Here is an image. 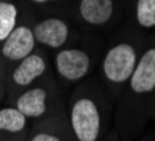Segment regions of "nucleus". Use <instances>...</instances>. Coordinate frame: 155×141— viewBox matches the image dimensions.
I'll use <instances>...</instances> for the list:
<instances>
[{"label": "nucleus", "instance_id": "obj_1", "mask_svg": "<svg viewBox=\"0 0 155 141\" xmlns=\"http://www.w3.org/2000/svg\"><path fill=\"white\" fill-rule=\"evenodd\" d=\"M116 102L97 78L77 84L64 105V115L74 141H102L112 129Z\"/></svg>", "mask_w": 155, "mask_h": 141}, {"label": "nucleus", "instance_id": "obj_2", "mask_svg": "<svg viewBox=\"0 0 155 141\" xmlns=\"http://www.w3.org/2000/svg\"><path fill=\"white\" fill-rule=\"evenodd\" d=\"M138 59L137 48L126 41L112 45L105 52L101 60V83L115 102L133 74Z\"/></svg>", "mask_w": 155, "mask_h": 141}, {"label": "nucleus", "instance_id": "obj_3", "mask_svg": "<svg viewBox=\"0 0 155 141\" xmlns=\"http://www.w3.org/2000/svg\"><path fill=\"white\" fill-rule=\"evenodd\" d=\"M8 103L15 106L31 123L53 115L66 105L53 76L24 90Z\"/></svg>", "mask_w": 155, "mask_h": 141}, {"label": "nucleus", "instance_id": "obj_4", "mask_svg": "<svg viewBox=\"0 0 155 141\" xmlns=\"http://www.w3.org/2000/svg\"><path fill=\"white\" fill-rule=\"evenodd\" d=\"M155 90V48L140 56L133 74L123 88L117 99V112H116V124H119L127 113L131 110L136 101L147 97Z\"/></svg>", "mask_w": 155, "mask_h": 141}, {"label": "nucleus", "instance_id": "obj_5", "mask_svg": "<svg viewBox=\"0 0 155 141\" xmlns=\"http://www.w3.org/2000/svg\"><path fill=\"white\" fill-rule=\"evenodd\" d=\"M51 76V63L48 60L46 54L39 49H36L7 71L6 102L7 103L11 102V99L17 97L20 92Z\"/></svg>", "mask_w": 155, "mask_h": 141}, {"label": "nucleus", "instance_id": "obj_6", "mask_svg": "<svg viewBox=\"0 0 155 141\" xmlns=\"http://www.w3.org/2000/svg\"><path fill=\"white\" fill-rule=\"evenodd\" d=\"M53 73L64 87L83 83L92 71L94 60L90 52L81 48H61L52 60Z\"/></svg>", "mask_w": 155, "mask_h": 141}, {"label": "nucleus", "instance_id": "obj_7", "mask_svg": "<svg viewBox=\"0 0 155 141\" xmlns=\"http://www.w3.org/2000/svg\"><path fill=\"white\" fill-rule=\"evenodd\" d=\"M36 49L38 45L34 36L32 27L21 22L17 24L13 32L0 45V60L8 71L13 66L29 56Z\"/></svg>", "mask_w": 155, "mask_h": 141}, {"label": "nucleus", "instance_id": "obj_8", "mask_svg": "<svg viewBox=\"0 0 155 141\" xmlns=\"http://www.w3.org/2000/svg\"><path fill=\"white\" fill-rule=\"evenodd\" d=\"M27 141H74L67 126L64 108L32 123Z\"/></svg>", "mask_w": 155, "mask_h": 141}, {"label": "nucleus", "instance_id": "obj_9", "mask_svg": "<svg viewBox=\"0 0 155 141\" xmlns=\"http://www.w3.org/2000/svg\"><path fill=\"white\" fill-rule=\"evenodd\" d=\"M36 45L48 49H61L69 41V24L58 17H48L32 27Z\"/></svg>", "mask_w": 155, "mask_h": 141}, {"label": "nucleus", "instance_id": "obj_10", "mask_svg": "<svg viewBox=\"0 0 155 141\" xmlns=\"http://www.w3.org/2000/svg\"><path fill=\"white\" fill-rule=\"evenodd\" d=\"M32 123L15 106L6 103L0 106V138L27 141Z\"/></svg>", "mask_w": 155, "mask_h": 141}, {"label": "nucleus", "instance_id": "obj_11", "mask_svg": "<svg viewBox=\"0 0 155 141\" xmlns=\"http://www.w3.org/2000/svg\"><path fill=\"white\" fill-rule=\"evenodd\" d=\"M113 0H80V17L90 25H105L112 18Z\"/></svg>", "mask_w": 155, "mask_h": 141}, {"label": "nucleus", "instance_id": "obj_12", "mask_svg": "<svg viewBox=\"0 0 155 141\" xmlns=\"http://www.w3.org/2000/svg\"><path fill=\"white\" fill-rule=\"evenodd\" d=\"M18 7L11 0H0V45L18 24Z\"/></svg>", "mask_w": 155, "mask_h": 141}, {"label": "nucleus", "instance_id": "obj_13", "mask_svg": "<svg viewBox=\"0 0 155 141\" xmlns=\"http://www.w3.org/2000/svg\"><path fill=\"white\" fill-rule=\"evenodd\" d=\"M136 17L141 27H155V0H137Z\"/></svg>", "mask_w": 155, "mask_h": 141}, {"label": "nucleus", "instance_id": "obj_14", "mask_svg": "<svg viewBox=\"0 0 155 141\" xmlns=\"http://www.w3.org/2000/svg\"><path fill=\"white\" fill-rule=\"evenodd\" d=\"M6 78H7V69L0 60V103L6 99Z\"/></svg>", "mask_w": 155, "mask_h": 141}, {"label": "nucleus", "instance_id": "obj_15", "mask_svg": "<svg viewBox=\"0 0 155 141\" xmlns=\"http://www.w3.org/2000/svg\"><path fill=\"white\" fill-rule=\"evenodd\" d=\"M102 141H122V140H120V136H119L117 129H116V127L110 129V130H109V133L106 134L104 138H102Z\"/></svg>", "mask_w": 155, "mask_h": 141}, {"label": "nucleus", "instance_id": "obj_16", "mask_svg": "<svg viewBox=\"0 0 155 141\" xmlns=\"http://www.w3.org/2000/svg\"><path fill=\"white\" fill-rule=\"evenodd\" d=\"M34 4H46V3H53V2H59V0H28Z\"/></svg>", "mask_w": 155, "mask_h": 141}, {"label": "nucleus", "instance_id": "obj_17", "mask_svg": "<svg viewBox=\"0 0 155 141\" xmlns=\"http://www.w3.org/2000/svg\"><path fill=\"white\" fill-rule=\"evenodd\" d=\"M0 141H15V140H4V138H0Z\"/></svg>", "mask_w": 155, "mask_h": 141}]
</instances>
